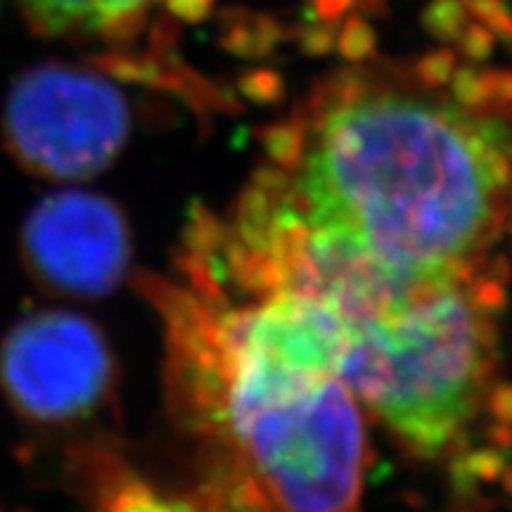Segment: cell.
Instances as JSON below:
<instances>
[{
  "mask_svg": "<svg viewBox=\"0 0 512 512\" xmlns=\"http://www.w3.org/2000/svg\"><path fill=\"white\" fill-rule=\"evenodd\" d=\"M131 238L121 211L93 192L64 190L36 204L22 230V259L38 285L100 297L124 278Z\"/></svg>",
  "mask_w": 512,
  "mask_h": 512,
  "instance_id": "cell-6",
  "label": "cell"
},
{
  "mask_svg": "<svg viewBox=\"0 0 512 512\" xmlns=\"http://www.w3.org/2000/svg\"><path fill=\"white\" fill-rule=\"evenodd\" d=\"M498 290L477 268L349 325L339 380L418 456H453L494 399Z\"/></svg>",
  "mask_w": 512,
  "mask_h": 512,
  "instance_id": "cell-2",
  "label": "cell"
},
{
  "mask_svg": "<svg viewBox=\"0 0 512 512\" xmlns=\"http://www.w3.org/2000/svg\"><path fill=\"white\" fill-rule=\"evenodd\" d=\"M110 382V347L79 313H31L0 344V387L22 418L43 425L83 418L95 411Z\"/></svg>",
  "mask_w": 512,
  "mask_h": 512,
  "instance_id": "cell-5",
  "label": "cell"
},
{
  "mask_svg": "<svg viewBox=\"0 0 512 512\" xmlns=\"http://www.w3.org/2000/svg\"><path fill=\"white\" fill-rule=\"evenodd\" d=\"M275 138L245 202L411 285L491 266L512 228V88L349 76Z\"/></svg>",
  "mask_w": 512,
  "mask_h": 512,
  "instance_id": "cell-1",
  "label": "cell"
},
{
  "mask_svg": "<svg viewBox=\"0 0 512 512\" xmlns=\"http://www.w3.org/2000/svg\"><path fill=\"white\" fill-rule=\"evenodd\" d=\"M207 382L256 512H356L368 444L356 396L339 377L221 373Z\"/></svg>",
  "mask_w": 512,
  "mask_h": 512,
  "instance_id": "cell-3",
  "label": "cell"
},
{
  "mask_svg": "<svg viewBox=\"0 0 512 512\" xmlns=\"http://www.w3.org/2000/svg\"><path fill=\"white\" fill-rule=\"evenodd\" d=\"M3 128L24 169L76 181L114 162L131 131V112L102 76L69 64H41L10 91Z\"/></svg>",
  "mask_w": 512,
  "mask_h": 512,
  "instance_id": "cell-4",
  "label": "cell"
},
{
  "mask_svg": "<svg viewBox=\"0 0 512 512\" xmlns=\"http://www.w3.org/2000/svg\"><path fill=\"white\" fill-rule=\"evenodd\" d=\"M41 29L53 34H102L131 22L157 0H19Z\"/></svg>",
  "mask_w": 512,
  "mask_h": 512,
  "instance_id": "cell-7",
  "label": "cell"
}]
</instances>
